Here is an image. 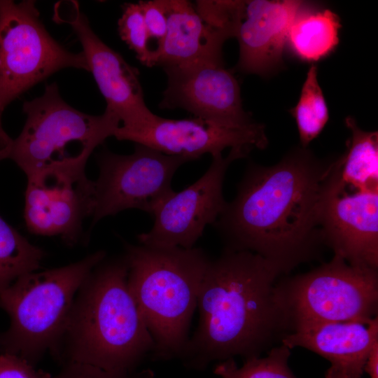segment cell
I'll list each match as a JSON object with an SVG mask.
<instances>
[{"instance_id": "obj_23", "label": "cell", "mask_w": 378, "mask_h": 378, "mask_svg": "<svg viewBox=\"0 0 378 378\" xmlns=\"http://www.w3.org/2000/svg\"><path fill=\"white\" fill-rule=\"evenodd\" d=\"M290 349L281 343L272 347L262 358L245 359L239 368L234 358L218 363L214 373L221 378H298L288 366Z\"/></svg>"}, {"instance_id": "obj_2", "label": "cell", "mask_w": 378, "mask_h": 378, "mask_svg": "<svg viewBox=\"0 0 378 378\" xmlns=\"http://www.w3.org/2000/svg\"><path fill=\"white\" fill-rule=\"evenodd\" d=\"M281 272L254 253L225 249L210 260L197 298L198 324L180 358L188 369L261 352L290 332Z\"/></svg>"}, {"instance_id": "obj_32", "label": "cell", "mask_w": 378, "mask_h": 378, "mask_svg": "<svg viewBox=\"0 0 378 378\" xmlns=\"http://www.w3.org/2000/svg\"><path fill=\"white\" fill-rule=\"evenodd\" d=\"M8 158L7 155H6L5 154H3V153H0V161L4 160V159H6Z\"/></svg>"}, {"instance_id": "obj_24", "label": "cell", "mask_w": 378, "mask_h": 378, "mask_svg": "<svg viewBox=\"0 0 378 378\" xmlns=\"http://www.w3.org/2000/svg\"><path fill=\"white\" fill-rule=\"evenodd\" d=\"M118 20L121 39L136 54L137 59L148 67L156 66V50L149 36L141 6L138 3H125Z\"/></svg>"}, {"instance_id": "obj_28", "label": "cell", "mask_w": 378, "mask_h": 378, "mask_svg": "<svg viewBox=\"0 0 378 378\" xmlns=\"http://www.w3.org/2000/svg\"><path fill=\"white\" fill-rule=\"evenodd\" d=\"M0 378H52L42 370H37L27 360L9 354H0Z\"/></svg>"}, {"instance_id": "obj_18", "label": "cell", "mask_w": 378, "mask_h": 378, "mask_svg": "<svg viewBox=\"0 0 378 378\" xmlns=\"http://www.w3.org/2000/svg\"><path fill=\"white\" fill-rule=\"evenodd\" d=\"M164 1L167 30L157 52L156 66L164 67L203 60L224 62L223 44L230 38L207 25L190 1Z\"/></svg>"}, {"instance_id": "obj_26", "label": "cell", "mask_w": 378, "mask_h": 378, "mask_svg": "<svg viewBox=\"0 0 378 378\" xmlns=\"http://www.w3.org/2000/svg\"><path fill=\"white\" fill-rule=\"evenodd\" d=\"M145 24L157 52L160 48L167 30V14L164 0L139 1Z\"/></svg>"}, {"instance_id": "obj_4", "label": "cell", "mask_w": 378, "mask_h": 378, "mask_svg": "<svg viewBox=\"0 0 378 378\" xmlns=\"http://www.w3.org/2000/svg\"><path fill=\"white\" fill-rule=\"evenodd\" d=\"M127 285L153 340V360L180 359L210 258L200 248L125 245Z\"/></svg>"}, {"instance_id": "obj_12", "label": "cell", "mask_w": 378, "mask_h": 378, "mask_svg": "<svg viewBox=\"0 0 378 378\" xmlns=\"http://www.w3.org/2000/svg\"><path fill=\"white\" fill-rule=\"evenodd\" d=\"M113 136L144 145L168 155L190 161L204 154L222 153L226 148L264 149L268 144L265 126L255 122L241 129L220 127L192 117L169 119L153 114L135 125L120 126Z\"/></svg>"}, {"instance_id": "obj_14", "label": "cell", "mask_w": 378, "mask_h": 378, "mask_svg": "<svg viewBox=\"0 0 378 378\" xmlns=\"http://www.w3.org/2000/svg\"><path fill=\"white\" fill-rule=\"evenodd\" d=\"M53 20L69 24L77 35L106 108L118 116L120 126L137 125L153 114L146 104L138 69L96 35L77 1L57 2Z\"/></svg>"}, {"instance_id": "obj_19", "label": "cell", "mask_w": 378, "mask_h": 378, "mask_svg": "<svg viewBox=\"0 0 378 378\" xmlns=\"http://www.w3.org/2000/svg\"><path fill=\"white\" fill-rule=\"evenodd\" d=\"M339 16L330 9H318L312 3L298 14L288 34L287 44L298 59L318 62L329 55L339 43Z\"/></svg>"}, {"instance_id": "obj_17", "label": "cell", "mask_w": 378, "mask_h": 378, "mask_svg": "<svg viewBox=\"0 0 378 378\" xmlns=\"http://www.w3.org/2000/svg\"><path fill=\"white\" fill-rule=\"evenodd\" d=\"M377 342V316L361 321L298 324L281 340L290 349L303 347L327 359L331 365L326 373L343 378H361Z\"/></svg>"}, {"instance_id": "obj_13", "label": "cell", "mask_w": 378, "mask_h": 378, "mask_svg": "<svg viewBox=\"0 0 378 378\" xmlns=\"http://www.w3.org/2000/svg\"><path fill=\"white\" fill-rule=\"evenodd\" d=\"M24 218L29 232L76 243L94 209V181L85 171H47L27 177Z\"/></svg>"}, {"instance_id": "obj_22", "label": "cell", "mask_w": 378, "mask_h": 378, "mask_svg": "<svg viewBox=\"0 0 378 378\" xmlns=\"http://www.w3.org/2000/svg\"><path fill=\"white\" fill-rule=\"evenodd\" d=\"M318 69L312 64L307 73L296 105L289 110L295 118L300 146L307 148L325 127L329 111L318 81Z\"/></svg>"}, {"instance_id": "obj_6", "label": "cell", "mask_w": 378, "mask_h": 378, "mask_svg": "<svg viewBox=\"0 0 378 378\" xmlns=\"http://www.w3.org/2000/svg\"><path fill=\"white\" fill-rule=\"evenodd\" d=\"M26 121L13 140L8 158L27 177L47 171H82L94 150L113 136L120 120L106 108L90 115L69 106L55 83L23 104Z\"/></svg>"}, {"instance_id": "obj_21", "label": "cell", "mask_w": 378, "mask_h": 378, "mask_svg": "<svg viewBox=\"0 0 378 378\" xmlns=\"http://www.w3.org/2000/svg\"><path fill=\"white\" fill-rule=\"evenodd\" d=\"M44 255L0 216V293L18 278L36 271Z\"/></svg>"}, {"instance_id": "obj_27", "label": "cell", "mask_w": 378, "mask_h": 378, "mask_svg": "<svg viewBox=\"0 0 378 378\" xmlns=\"http://www.w3.org/2000/svg\"><path fill=\"white\" fill-rule=\"evenodd\" d=\"M52 378H154L150 369L117 372L79 363L69 362L60 372Z\"/></svg>"}, {"instance_id": "obj_29", "label": "cell", "mask_w": 378, "mask_h": 378, "mask_svg": "<svg viewBox=\"0 0 378 378\" xmlns=\"http://www.w3.org/2000/svg\"><path fill=\"white\" fill-rule=\"evenodd\" d=\"M4 108L5 106L3 104L0 90V153L5 154L8 158L13 143V139L8 136L3 128L1 116Z\"/></svg>"}, {"instance_id": "obj_1", "label": "cell", "mask_w": 378, "mask_h": 378, "mask_svg": "<svg viewBox=\"0 0 378 378\" xmlns=\"http://www.w3.org/2000/svg\"><path fill=\"white\" fill-rule=\"evenodd\" d=\"M339 157L320 159L301 146L272 166L252 163L214 223L225 249L258 254L287 274L318 256L321 222Z\"/></svg>"}, {"instance_id": "obj_25", "label": "cell", "mask_w": 378, "mask_h": 378, "mask_svg": "<svg viewBox=\"0 0 378 378\" xmlns=\"http://www.w3.org/2000/svg\"><path fill=\"white\" fill-rule=\"evenodd\" d=\"M193 4L207 25L230 38H235L244 15L246 1L197 0Z\"/></svg>"}, {"instance_id": "obj_16", "label": "cell", "mask_w": 378, "mask_h": 378, "mask_svg": "<svg viewBox=\"0 0 378 378\" xmlns=\"http://www.w3.org/2000/svg\"><path fill=\"white\" fill-rule=\"evenodd\" d=\"M309 2L299 0L246 1L235 38L239 46L234 70L267 76L284 67L289 29Z\"/></svg>"}, {"instance_id": "obj_10", "label": "cell", "mask_w": 378, "mask_h": 378, "mask_svg": "<svg viewBox=\"0 0 378 378\" xmlns=\"http://www.w3.org/2000/svg\"><path fill=\"white\" fill-rule=\"evenodd\" d=\"M249 150L230 148L229 154L211 156V163L197 181L172 193L155 210L150 231L138 235L140 244L155 247L192 248L208 225H214L227 202L223 193L226 171L234 160L246 158Z\"/></svg>"}, {"instance_id": "obj_31", "label": "cell", "mask_w": 378, "mask_h": 378, "mask_svg": "<svg viewBox=\"0 0 378 378\" xmlns=\"http://www.w3.org/2000/svg\"><path fill=\"white\" fill-rule=\"evenodd\" d=\"M325 378H343L339 375L326 373Z\"/></svg>"}, {"instance_id": "obj_20", "label": "cell", "mask_w": 378, "mask_h": 378, "mask_svg": "<svg viewBox=\"0 0 378 378\" xmlns=\"http://www.w3.org/2000/svg\"><path fill=\"white\" fill-rule=\"evenodd\" d=\"M344 122L351 136L340 156L342 181L355 189L378 188V132L361 130L351 116Z\"/></svg>"}, {"instance_id": "obj_8", "label": "cell", "mask_w": 378, "mask_h": 378, "mask_svg": "<svg viewBox=\"0 0 378 378\" xmlns=\"http://www.w3.org/2000/svg\"><path fill=\"white\" fill-rule=\"evenodd\" d=\"M69 67L89 71L83 52L67 50L49 34L34 1L0 0V90L5 107L53 73Z\"/></svg>"}, {"instance_id": "obj_9", "label": "cell", "mask_w": 378, "mask_h": 378, "mask_svg": "<svg viewBox=\"0 0 378 378\" xmlns=\"http://www.w3.org/2000/svg\"><path fill=\"white\" fill-rule=\"evenodd\" d=\"M99 176L94 181V209L91 227L101 219L128 209L153 215L174 192L172 180L186 158L168 155L135 144L130 155L104 150L97 158Z\"/></svg>"}, {"instance_id": "obj_3", "label": "cell", "mask_w": 378, "mask_h": 378, "mask_svg": "<svg viewBox=\"0 0 378 378\" xmlns=\"http://www.w3.org/2000/svg\"><path fill=\"white\" fill-rule=\"evenodd\" d=\"M123 255L105 258L75 297L61 341L69 362L106 371L132 372L155 344L127 285Z\"/></svg>"}, {"instance_id": "obj_15", "label": "cell", "mask_w": 378, "mask_h": 378, "mask_svg": "<svg viewBox=\"0 0 378 378\" xmlns=\"http://www.w3.org/2000/svg\"><path fill=\"white\" fill-rule=\"evenodd\" d=\"M323 242L351 265L377 270L378 188L346 192L337 173L323 209Z\"/></svg>"}, {"instance_id": "obj_5", "label": "cell", "mask_w": 378, "mask_h": 378, "mask_svg": "<svg viewBox=\"0 0 378 378\" xmlns=\"http://www.w3.org/2000/svg\"><path fill=\"white\" fill-rule=\"evenodd\" d=\"M106 258L96 251L76 262L27 274L0 293V307L10 324L0 332V354L34 363L48 350H57L65 331L76 293Z\"/></svg>"}, {"instance_id": "obj_11", "label": "cell", "mask_w": 378, "mask_h": 378, "mask_svg": "<svg viewBox=\"0 0 378 378\" xmlns=\"http://www.w3.org/2000/svg\"><path fill=\"white\" fill-rule=\"evenodd\" d=\"M162 69L167 81L160 108L183 109L227 128H245L256 122L244 109L239 82L224 62L203 60Z\"/></svg>"}, {"instance_id": "obj_30", "label": "cell", "mask_w": 378, "mask_h": 378, "mask_svg": "<svg viewBox=\"0 0 378 378\" xmlns=\"http://www.w3.org/2000/svg\"><path fill=\"white\" fill-rule=\"evenodd\" d=\"M364 372H367L370 378H378V342L374 344L370 352Z\"/></svg>"}, {"instance_id": "obj_7", "label": "cell", "mask_w": 378, "mask_h": 378, "mask_svg": "<svg viewBox=\"0 0 378 378\" xmlns=\"http://www.w3.org/2000/svg\"><path fill=\"white\" fill-rule=\"evenodd\" d=\"M279 288L290 330L302 323L377 316V270L351 265L337 255L309 272L279 281Z\"/></svg>"}]
</instances>
